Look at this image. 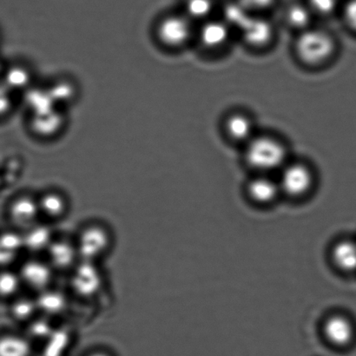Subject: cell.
Returning a JSON list of instances; mask_svg holds the SVG:
<instances>
[{"instance_id":"obj_1","label":"cell","mask_w":356,"mask_h":356,"mask_svg":"<svg viewBox=\"0 0 356 356\" xmlns=\"http://www.w3.org/2000/svg\"><path fill=\"white\" fill-rule=\"evenodd\" d=\"M80 261L99 264L110 254L114 236L110 227L104 222H87L74 237Z\"/></svg>"},{"instance_id":"obj_2","label":"cell","mask_w":356,"mask_h":356,"mask_svg":"<svg viewBox=\"0 0 356 356\" xmlns=\"http://www.w3.org/2000/svg\"><path fill=\"white\" fill-rule=\"evenodd\" d=\"M17 272L24 289H27L33 295L54 286L57 275L44 257H27Z\"/></svg>"},{"instance_id":"obj_3","label":"cell","mask_w":356,"mask_h":356,"mask_svg":"<svg viewBox=\"0 0 356 356\" xmlns=\"http://www.w3.org/2000/svg\"><path fill=\"white\" fill-rule=\"evenodd\" d=\"M153 34L162 47L168 49L179 48L186 44L191 37L190 19L181 14H170L156 24Z\"/></svg>"},{"instance_id":"obj_4","label":"cell","mask_w":356,"mask_h":356,"mask_svg":"<svg viewBox=\"0 0 356 356\" xmlns=\"http://www.w3.org/2000/svg\"><path fill=\"white\" fill-rule=\"evenodd\" d=\"M246 156L248 162L254 168L270 170L282 165L285 152L282 145L274 139L259 138L248 146Z\"/></svg>"},{"instance_id":"obj_5","label":"cell","mask_w":356,"mask_h":356,"mask_svg":"<svg viewBox=\"0 0 356 356\" xmlns=\"http://www.w3.org/2000/svg\"><path fill=\"white\" fill-rule=\"evenodd\" d=\"M44 257L56 274H70L80 263L75 239L65 236L56 235Z\"/></svg>"},{"instance_id":"obj_6","label":"cell","mask_w":356,"mask_h":356,"mask_svg":"<svg viewBox=\"0 0 356 356\" xmlns=\"http://www.w3.org/2000/svg\"><path fill=\"white\" fill-rule=\"evenodd\" d=\"M296 51L303 61L309 64H317L332 54L334 41L323 31H305L296 43Z\"/></svg>"},{"instance_id":"obj_7","label":"cell","mask_w":356,"mask_h":356,"mask_svg":"<svg viewBox=\"0 0 356 356\" xmlns=\"http://www.w3.org/2000/svg\"><path fill=\"white\" fill-rule=\"evenodd\" d=\"M69 275L73 291L83 298H92L96 296L104 284L99 264L80 261Z\"/></svg>"},{"instance_id":"obj_8","label":"cell","mask_w":356,"mask_h":356,"mask_svg":"<svg viewBox=\"0 0 356 356\" xmlns=\"http://www.w3.org/2000/svg\"><path fill=\"white\" fill-rule=\"evenodd\" d=\"M8 214L14 229L23 232L42 221L38 195L20 194L9 205Z\"/></svg>"},{"instance_id":"obj_9","label":"cell","mask_w":356,"mask_h":356,"mask_svg":"<svg viewBox=\"0 0 356 356\" xmlns=\"http://www.w3.org/2000/svg\"><path fill=\"white\" fill-rule=\"evenodd\" d=\"M66 125V117L64 110L55 108L45 113L31 115L29 127L37 137L51 139L60 134Z\"/></svg>"},{"instance_id":"obj_10","label":"cell","mask_w":356,"mask_h":356,"mask_svg":"<svg viewBox=\"0 0 356 356\" xmlns=\"http://www.w3.org/2000/svg\"><path fill=\"white\" fill-rule=\"evenodd\" d=\"M24 253L28 257H44L56 234L49 223L42 220L40 222L22 232Z\"/></svg>"},{"instance_id":"obj_11","label":"cell","mask_w":356,"mask_h":356,"mask_svg":"<svg viewBox=\"0 0 356 356\" xmlns=\"http://www.w3.org/2000/svg\"><path fill=\"white\" fill-rule=\"evenodd\" d=\"M38 206L42 220L44 221H60L70 211V200L64 192L50 188L38 195Z\"/></svg>"},{"instance_id":"obj_12","label":"cell","mask_w":356,"mask_h":356,"mask_svg":"<svg viewBox=\"0 0 356 356\" xmlns=\"http://www.w3.org/2000/svg\"><path fill=\"white\" fill-rule=\"evenodd\" d=\"M312 174L305 166L300 165L289 166L282 173V190L293 197L305 194L312 186Z\"/></svg>"},{"instance_id":"obj_13","label":"cell","mask_w":356,"mask_h":356,"mask_svg":"<svg viewBox=\"0 0 356 356\" xmlns=\"http://www.w3.org/2000/svg\"><path fill=\"white\" fill-rule=\"evenodd\" d=\"M35 296L40 315L48 318L52 319L54 317L60 316L67 309V295L54 286L38 293Z\"/></svg>"},{"instance_id":"obj_14","label":"cell","mask_w":356,"mask_h":356,"mask_svg":"<svg viewBox=\"0 0 356 356\" xmlns=\"http://www.w3.org/2000/svg\"><path fill=\"white\" fill-rule=\"evenodd\" d=\"M324 334L330 343L337 347H344L350 343L354 337V327L346 317L334 316L324 324Z\"/></svg>"},{"instance_id":"obj_15","label":"cell","mask_w":356,"mask_h":356,"mask_svg":"<svg viewBox=\"0 0 356 356\" xmlns=\"http://www.w3.org/2000/svg\"><path fill=\"white\" fill-rule=\"evenodd\" d=\"M33 341L26 334L9 333L0 337V356H35Z\"/></svg>"},{"instance_id":"obj_16","label":"cell","mask_w":356,"mask_h":356,"mask_svg":"<svg viewBox=\"0 0 356 356\" xmlns=\"http://www.w3.org/2000/svg\"><path fill=\"white\" fill-rule=\"evenodd\" d=\"M22 94L27 110L31 115L43 113L59 108L52 99L47 86L42 87L34 83Z\"/></svg>"},{"instance_id":"obj_17","label":"cell","mask_w":356,"mask_h":356,"mask_svg":"<svg viewBox=\"0 0 356 356\" xmlns=\"http://www.w3.org/2000/svg\"><path fill=\"white\" fill-rule=\"evenodd\" d=\"M47 87L56 106L61 109L74 102L78 97V86L74 80L67 76L55 79Z\"/></svg>"},{"instance_id":"obj_18","label":"cell","mask_w":356,"mask_h":356,"mask_svg":"<svg viewBox=\"0 0 356 356\" xmlns=\"http://www.w3.org/2000/svg\"><path fill=\"white\" fill-rule=\"evenodd\" d=\"M3 83L13 92L23 93L34 85L33 72L28 65H14L6 70Z\"/></svg>"},{"instance_id":"obj_19","label":"cell","mask_w":356,"mask_h":356,"mask_svg":"<svg viewBox=\"0 0 356 356\" xmlns=\"http://www.w3.org/2000/svg\"><path fill=\"white\" fill-rule=\"evenodd\" d=\"M10 313L17 322L24 324L30 323L40 316L36 296L35 295L21 294L14 298L10 307Z\"/></svg>"},{"instance_id":"obj_20","label":"cell","mask_w":356,"mask_h":356,"mask_svg":"<svg viewBox=\"0 0 356 356\" xmlns=\"http://www.w3.org/2000/svg\"><path fill=\"white\" fill-rule=\"evenodd\" d=\"M240 29L248 43L254 45L266 44L272 35L271 27L267 21L254 17H248Z\"/></svg>"},{"instance_id":"obj_21","label":"cell","mask_w":356,"mask_h":356,"mask_svg":"<svg viewBox=\"0 0 356 356\" xmlns=\"http://www.w3.org/2000/svg\"><path fill=\"white\" fill-rule=\"evenodd\" d=\"M24 286L17 270H0V298L13 300L22 294Z\"/></svg>"},{"instance_id":"obj_22","label":"cell","mask_w":356,"mask_h":356,"mask_svg":"<svg viewBox=\"0 0 356 356\" xmlns=\"http://www.w3.org/2000/svg\"><path fill=\"white\" fill-rule=\"evenodd\" d=\"M229 37L228 27L218 21H211L202 28L201 41L206 47L215 48L225 43Z\"/></svg>"},{"instance_id":"obj_23","label":"cell","mask_w":356,"mask_h":356,"mask_svg":"<svg viewBox=\"0 0 356 356\" xmlns=\"http://www.w3.org/2000/svg\"><path fill=\"white\" fill-rule=\"evenodd\" d=\"M334 264L345 271L356 270V243L343 241L337 243L333 250Z\"/></svg>"},{"instance_id":"obj_24","label":"cell","mask_w":356,"mask_h":356,"mask_svg":"<svg viewBox=\"0 0 356 356\" xmlns=\"http://www.w3.org/2000/svg\"><path fill=\"white\" fill-rule=\"evenodd\" d=\"M279 187L270 178L259 177L251 181L249 192L254 199L259 202H270L278 193Z\"/></svg>"},{"instance_id":"obj_25","label":"cell","mask_w":356,"mask_h":356,"mask_svg":"<svg viewBox=\"0 0 356 356\" xmlns=\"http://www.w3.org/2000/svg\"><path fill=\"white\" fill-rule=\"evenodd\" d=\"M51 320L47 316L40 315L27 324L28 332L26 336L33 341V343L34 339L35 341H47L54 334V330L51 326Z\"/></svg>"},{"instance_id":"obj_26","label":"cell","mask_w":356,"mask_h":356,"mask_svg":"<svg viewBox=\"0 0 356 356\" xmlns=\"http://www.w3.org/2000/svg\"><path fill=\"white\" fill-rule=\"evenodd\" d=\"M227 129L233 138L244 140L249 138L252 132V124L248 118L242 115H236L229 118L227 123Z\"/></svg>"},{"instance_id":"obj_27","label":"cell","mask_w":356,"mask_h":356,"mask_svg":"<svg viewBox=\"0 0 356 356\" xmlns=\"http://www.w3.org/2000/svg\"><path fill=\"white\" fill-rule=\"evenodd\" d=\"M0 244L17 256L24 253L23 234L16 229L0 233Z\"/></svg>"},{"instance_id":"obj_28","label":"cell","mask_w":356,"mask_h":356,"mask_svg":"<svg viewBox=\"0 0 356 356\" xmlns=\"http://www.w3.org/2000/svg\"><path fill=\"white\" fill-rule=\"evenodd\" d=\"M213 3L211 0H187L185 9L186 16L190 19H200L207 17L211 13Z\"/></svg>"},{"instance_id":"obj_29","label":"cell","mask_w":356,"mask_h":356,"mask_svg":"<svg viewBox=\"0 0 356 356\" xmlns=\"http://www.w3.org/2000/svg\"><path fill=\"white\" fill-rule=\"evenodd\" d=\"M288 19L293 26L303 28L309 23L310 13L307 7L295 5L289 10Z\"/></svg>"},{"instance_id":"obj_30","label":"cell","mask_w":356,"mask_h":356,"mask_svg":"<svg viewBox=\"0 0 356 356\" xmlns=\"http://www.w3.org/2000/svg\"><path fill=\"white\" fill-rule=\"evenodd\" d=\"M245 8L243 6H232L226 9L225 15L227 20L234 26H242L245 20L249 17L245 13Z\"/></svg>"},{"instance_id":"obj_31","label":"cell","mask_w":356,"mask_h":356,"mask_svg":"<svg viewBox=\"0 0 356 356\" xmlns=\"http://www.w3.org/2000/svg\"><path fill=\"white\" fill-rule=\"evenodd\" d=\"M14 92L5 83H0V116L8 113L13 106Z\"/></svg>"},{"instance_id":"obj_32","label":"cell","mask_w":356,"mask_h":356,"mask_svg":"<svg viewBox=\"0 0 356 356\" xmlns=\"http://www.w3.org/2000/svg\"><path fill=\"white\" fill-rule=\"evenodd\" d=\"M310 6L320 14H330L337 7V0H309Z\"/></svg>"},{"instance_id":"obj_33","label":"cell","mask_w":356,"mask_h":356,"mask_svg":"<svg viewBox=\"0 0 356 356\" xmlns=\"http://www.w3.org/2000/svg\"><path fill=\"white\" fill-rule=\"evenodd\" d=\"M345 22L356 33V0H348L344 6Z\"/></svg>"},{"instance_id":"obj_34","label":"cell","mask_w":356,"mask_h":356,"mask_svg":"<svg viewBox=\"0 0 356 356\" xmlns=\"http://www.w3.org/2000/svg\"><path fill=\"white\" fill-rule=\"evenodd\" d=\"M19 256L17 254L10 252L8 250H6L5 247L0 244V268H10V265L15 263L17 258Z\"/></svg>"},{"instance_id":"obj_35","label":"cell","mask_w":356,"mask_h":356,"mask_svg":"<svg viewBox=\"0 0 356 356\" xmlns=\"http://www.w3.org/2000/svg\"><path fill=\"white\" fill-rule=\"evenodd\" d=\"M274 1L275 0H240V5L246 10H264L268 8Z\"/></svg>"},{"instance_id":"obj_36","label":"cell","mask_w":356,"mask_h":356,"mask_svg":"<svg viewBox=\"0 0 356 356\" xmlns=\"http://www.w3.org/2000/svg\"><path fill=\"white\" fill-rule=\"evenodd\" d=\"M85 356H116L110 350L104 348H96L88 352Z\"/></svg>"},{"instance_id":"obj_37","label":"cell","mask_w":356,"mask_h":356,"mask_svg":"<svg viewBox=\"0 0 356 356\" xmlns=\"http://www.w3.org/2000/svg\"><path fill=\"white\" fill-rule=\"evenodd\" d=\"M35 356H52V355H48V354H47V353H44V354H43V355H35Z\"/></svg>"},{"instance_id":"obj_38","label":"cell","mask_w":356,"mask_h":356,"mask_svg":"<svg viewBox=\"0 0 356 356\" xmlns=\"http://www.w3.org/2000/svg\"><path fill=\"white\" fill-rule=\"evenodd\" d=\"M2 69H3V68H2V65H1V63H0V72H1Z\"/></svg>"}]
</instances>
